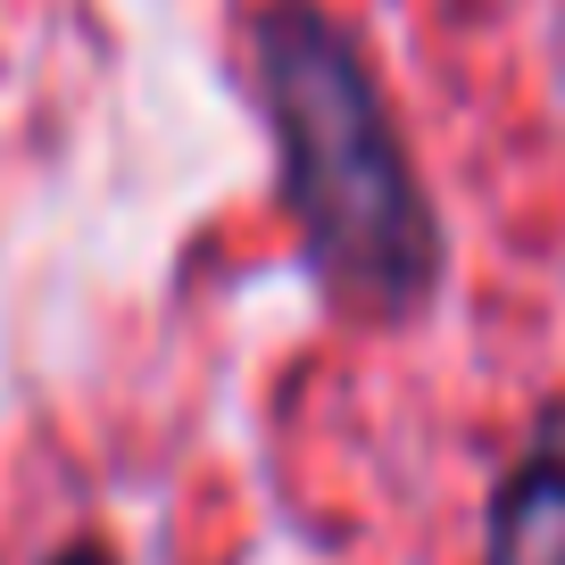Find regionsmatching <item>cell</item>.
<instances>
[{"instance_id": "6da1fadb", "label": "cell", "mask_w": 565, "mask_h": 565, "mask_svg": "<svg viewBox=\"0 0 565 565\" xmlns=\"http://www.w3.org/2000/svg\"><path fill=\"white\" fill-rule=\"evenodd\" d=\"M249 92L275 134L282 216L317 291L358 324H416L441 300L449 233L358 34L317 0H258Z\"/></svg>"}, {"instance_id": "7a4b0ae2", "label": "cell", "mask_w": 565, "mask_h": 565, "mask_svg": "<svg viewBox=\"0 0 565 565\" xmlns=\"http://www.w3.org/2000/svg\"><path fill=\"white\" fill-rule=\"evenodd\" d=\"M482 565H565V416L557 407L499 466L491 508H482Z\"/></svg>"}, {"instance_id": "3957f363", "label": "cell", "mask_w": 565, "mask_h": 565, "mask_svg": "<svg viewBox=\"0 0 565 565\" xmlns=\"http://www.w3.org/2000/svg\"><path fill=\"white\" fill-rule=\"evenodd\" d=\"M42 565H117V548H108V541H92V532H84V541L51 548V557H42Z\"/></svg>"}]
</instances>
